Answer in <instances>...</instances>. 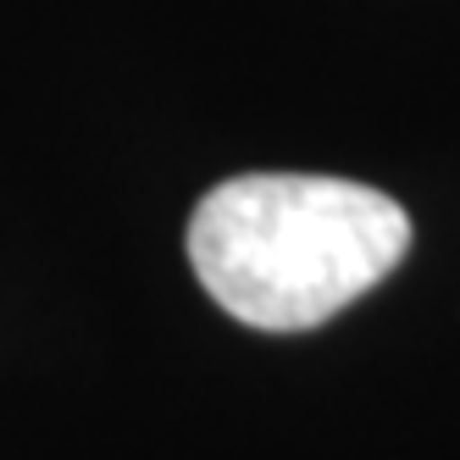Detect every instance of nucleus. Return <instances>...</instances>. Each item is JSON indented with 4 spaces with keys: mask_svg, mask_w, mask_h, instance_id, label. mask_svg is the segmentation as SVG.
Masks as SVG:
<instances>
[{
    "mask_svg": "<svg viewBox=\"0 0 460 460\" xmlns=\"http://www.w3.org/2000/svg\"><path fill=\"white\" fill-rule=\"evenodd\" d=\"M189 267L261 333H305L372 294L411 250V217L383 189L322 172H239L189 217Z\"/></svg>",
    "mask_w": 460,
    "mask_h": 460,
    "instance_id": "obj_1",
    "label": "nucleus"
}]
</instances>
